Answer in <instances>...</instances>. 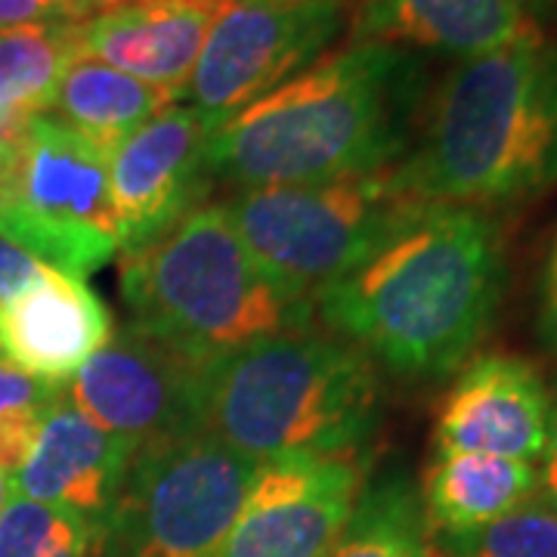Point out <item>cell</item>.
<instances>
[{"mask_svg":"<svg viewBox=\"0 0 557 557\" xmlns=\"http://www.w3.org/2000/svg\"><path fill=\"white\" fill-rule=\"evenodd\" d=\"M505 245L490 211L421 201L354 273L313 295L317 319L399 379L458 372L496 322Z\"/></svg>","mask_w":557,"mask_h":557,"instance_id":"cell-1","label":"cell"},{"mask_svg":"<svg viewBox=\"0 0 557 557\" xmlns=\"http://www.w3.org/2000/svg\"><path fill=\"white\" fill-rule=\"evenodd\" d=\"M418 53L357 40L223 121L208 171L236 189L366 177L397 168L424 112Z\"/></svg>","mask_w":557,"mask_h":557,"instance_id":"cell-2","label":"cell"},{"mask_svg":"<svg viewBox=\"0 0 557 557\" xmlns=\"http://www.w3.org/2000/svg\"><path fill=\"white\" fill-rule=\"evenodd\" d=\"M428 205L490 211L557 186V44L533 28L440 81L394 168Z\"/></svg>","mask_w":557,"mask_h":557,"instance_id":"cell-3","label":"cell"},{"mask_svg":"<svg viewBox=\"0 0 557 557\" xmlns=\"http://www.w3.org/2000/svg\"><path fill=\"white\" fill-rule=\"evenodd\" d=\"M381 412L379 366L332 332L267 338L196 366L199 434L255 461L369 456Z\"/></svg>","mask_w":557,"mask_h":557,"instance_id":"cell-4","label":"cell"},{"mask_svg":"<svg viewBox=\"0 0 557 557\" xmlns=\"http://www.w3.org/2000/svg\"><path fill=\"white\" fill-rule=\"evenodd\" d=\"M121 300L131 329L193 366L317 329L313 298L260 267L223 205H199L164 236L124 251Z\"/></svg>","mask_w":557,"mask_h":557,"instance_id":"cell-5","label":"cell"},{"mask_svg":"<svg viewBox=\"0 0 557 557\" xmlns=\"http://www.w3.org/2000/svg\"><path fill=\"white\" fill-rule=\"evenodd\" d=\"M418 205L391 168L366 177L236 189L223 211L270 276L313 298L372 258Z\"/></svg>","mask_w":557,"mask_h":557,"instance_id":"cell-6","label":"cell"},{"mask_svg":"<svg viewBox=\"0 0 557 557\" xmlns=\"http://www.w3.org/2000/svg\"><path fill=\"white\" fill-rule=\"evenodd\" d=\"M0 233L40 263L87 278L121 255L109 156L50 112L0 149Z\"/></svg>","mask_w":557,"mask_h":557,"instance_id":"cell-7","label":"cell"},{"mask_svg":"<svg viewBox=\"0 0 557 557\" xmlns=\"http://www.w3.org/2000/svg\"><path fill=\"white\" fill-rule=\"evenodd\" d=\"M260 461L189 434L131 461L97 557H220Z\"/></svg>","mask_w":557,"mask_h":557,"instance_id":"cell-8","label":"cell"},{"mask_svg":"<svg viewBox=\"0 0 557 557\" xmlns=\"http://www.w3.org/2000/svg\"><path fill=\"white\" fill-rule=\"evenodd\" d=\"M344 3L233 0L220 7L183 90L211 131L298 78L341 38Z\"/></svg>","mask_w":557,"mask_h":557,"instance_id":"cell-9","label":"cell"},{"mask_svg":"<svg viewBox=\"0 0 557 557\" xmlns=\"http://www.w3.org/2000/svg\"><path fill=\"white\" fill-rule=\"evenodd\" d=\"M65 399L134 458L199 434L196 366L131 325L81 366Z\"/></svg>","mask_w":557,"mask_h":557,"instance_id":"cell-10","label":"cell"},{"mask_svg":"<svg viewBox=\"0 0 557 557\" xmlns=\"http://www.w3.org/2000/svg\"><path fill=\"white\" fill-rule=\"evenodd\" d=\"M372 456L260 461L220 557H325L369 483Z\"/></svg>","mask_w":557,"mask_h":557,"instance_id":"cell-11","label":"cell"},{"mask_svg":"<svg viewBox=\"0 0 557 557\" xmlns=\"http://www.w3.org/2000/svg\"><path fill=\"white\" fill-rule=\"evenodd\" d=\"M214 131L186 102H171L109 156L121 223V255L174 230L208 199V137Z\"/></svg>","mask_w":557,"mask_h":557,"instance_id":"cell-12","label":"cell"},{"mask_svg":"<svg viewBox=\"0 0 557 557\" xmlns=\"http://www.w3.org/2000/svg\"><path fill=\"white\" fill-rule=\"evenodd\" d=\"M552 394L533 362L508 354L468 359L437 409V453L536 465L548 440Z\"/></svg>","mask_w":557,"mask_h":557,"instance_id":"cell-13","label":"cell"},{"mask_svg":"<svg viewBox=\"0 0 557 557\" xmlns=\"http://www.w3.org/2000/svg\"><path fill=\"white\" fill-rule=\"evenodd\" d=\"M115 325L87 278L44 263L35 285L0 304V357L32 379L65 387L112 341Z\"/></svg>","mask_w":557,"mask_h":557,"instance_id":"cell-14","label":"cell"},{"mask_svg":"<svg viewBox=\"0 0 557 557\" xmlns=\"http://www.w3.org/2000/svg\"><path fill=\"white\" fill-rule=\"evenodd\" d=\"M134 456L65 399V387L47 409L38 443L13 474V496L106 527Z\"/></svg>","mask_w":557,"mask_h":557,"instance_id":"cell-15","label":"cell"},{"mask_svg":"<svg viewBox=\"0 0 557 557\" xmlns=\"http://www.w3.org/2000/svg\"><path fill=\"white\" fill-rule=\"evenodd\" d=\"M218 10L171 0H121L81 22L84 57L183 100Z\"/></svg>","mask_w":557,"mask_h":557,"instance_id":"cell-16","label":"cell"},{"mask_svg":"<svg viewBox=\"0 0 557 557\" xmlns=\"http://www.w3.org/2000/svg\"><path fill=\"white\" fill-rule=\"evenodd\" d=\"M542 7L545 0H366L354 44L379 40L471 60L539 28Z\"/></svg>","mask_w":557,"mask_h":557,"instance_id":"cell-17","label":"cell"},{"mask_svg":"<svg viewBox=\"0 0 557 557\" xmlns=\"http://www.w3.org/2000/svg\"><path fill=\"white\" fill-rule=\"evenodd\" d=\"M539 493L530 461L474 453H437L421 486V511L431 536L478 530Z\"/></svg>","mask_w":557,"mask_h":557,"instance_id":"cell-18","label":"cell"},{"mask_svg":"<svg viewBox=\"0 0 557 557\" xmlns=\"http://www.w3.org/2000/svg\"><path fill=\"white\" fill-rule=\"evenodd\" d=\"M171 102H177V97L168 90L81 53L62 75L50 115L112 156L124 139Z\"/></svg>","mask_w":557,"mask_h":557,"instance_id":"cell-19","label":"cell"},{"mask_svg":"<svg viewBox=\"0 0 557 557\" xmlns=\"http://www.w3.org/2000/svg\"><path fill=\"white\" fill-rule=\"evenodd\" d=\"M81 53V25L0 28V109L16 115L50 112L65 69Z\"/></svg>","mask_w":557,"mask_h":557,"instance_id":"cell-20","label":"cell"},{"mask_svg":"<svg viewBox=\"0 0 557 557\" xmlns=\"http://www.w3.org/2000/svg\"><path fill=\"white\" fill-rule=\"evenodd\" d=\"M428 536L416 483L403 474L369 480L325 557H416Z\"/></svg>","mask_w":557,"mask_h":557,"instance_id":"cell-21","label":"cell"},{"mask_svg":"<svg viewBox=\"0 0 557 557\" xmlns=\"http://www.w3.org/2000/svg\"><path fill=\"white\" fill-rule=\"evenodd\" d=\"M102 527L13 496L0 515V557H97Z\"/></svg>","mask_w":557,"mask_h":557,"instance_id":"cell-22","label":"cell"},{"mask_svg":"<svg viewBox=\"0 0 557 557\" xmlns=\"http://www.w3.org/2000/svg\"><path fill=\"white\" fill-rule=\"evenodd\" d=\"M431 539L449 557H557V505L536 493L478 530Z\"/></svg>","mask_w":557,"mask_h":557,"instance_id":"cell-23","label":"cell"},{"mask_svg":"<svg viewBox=\"0 0 557 557\" xmlns=\"http://www.w3.org/2000/svg\"><path fill=\"white\" fill-rule=\"evenodd\" d=\"M121 0H0V28L81 25Z\"/></svg>","mask_w":557,"mask_h":557,"instance_id":"cell-24","label":"cell"},{"mask_svg":"<svg viewBox=\"0 0 557 557\" xmlns=\"http://www.w3.org/2000/svg\"><path fill=\"white\" fill-rule=\"evenodd\" d=\"M40 270H44V263L38 258H32L25 248L0 233V304L20 298L28 285H35Z\"/></svg>","mask_w":557,"mask_h":557,"instance_id":"cell-25","label":"cell"},{"mask_svg":"<svg viewBox=\"0 0 557 557\" xmlns=\"http://www.w3.org/2000/svg\"><path fill=\"white\" fill-rule=\"evenodd\" d=\"M62 387L44 384V381L13 369L10 362H0V416L16 406H47L60 397Z\"/></svg>","mask_w":557,"mask_h":557,"instance_id":"cell-26","label":"cell"},{"mask_svg":"<svg viewBox=\"0 0 557 557\" xmlns=\"http://www.w3.org/2000/svg\"><path fill=\"white\" fill-rule=\"evenodd\" d=\"M539 332L545 344L557 354V230L548 245V258L542 270V295H539Z\"/></svg>","mask_w":557,"mask_h":557,"instance_id":"cell-27","label":"cell"},{"mask_svg":"<svg viewBox=\"0 0 557 557\" xmlns=\"http://www.w3.org/2000/svg\"><path fill=\"white\" fill-rule=\"evenodd\" d=\"M542 471H539V496L557 505V387L548 409V440H545V453H542Z\"/></svg>","mask_w":557,"mask_h":557,"instance_id":"cell-28","label":"cell"},{"mask_svg":"<svg viewBox=\"0 0 557 557\" xmlns=\"http://www.w3.org/2000/svg\"><path fill=\"white\" fill-rule=\"evenodd\" d=\"M25 119H28V115H16V112H7V109H0V149H3V143H7V139L20 131V124Z\"/></svg>","mask_w":557,"mask_h":557,"instance_id":"cell-29","label":"cell"},{"mask_svg":"<svg viewBox=\"0 0 557 557\" xmlns=\"http://www.w3.org/2000/svg\"><path fill=\"white\" fill-rule=\"evenodd\" d=\"M416 557H449V555H446V552H443V548H440L437 542H434V539H431V533H428V536H424V542H421V545H418Z\"/></svg>","mask_w":557,"mask_h":557,"instance_id":"cell-30","label":"cell"},{"mask_svg":"<svg viewBox=\"0 0 557 557\" xmlns=\"http://www.w3.org/2000/svg\"><path fill=\"white\" fill-rule=\"evenodd\" d=\"M10 498H13V480L7 471H0V515H3V508L10 505Z\"/></svg>","mask_w":557,"mask_h":557,"instance_id":"cell-31","label":"cell"},{"mask_svg":"<svg viewBox=\"0 0 557 557\" xmlns=\"http://www.w3.org/2000/svg\"><path fill=\"white\" fill-rule=\"evenodd\" d=\"M171 3H186V7H205V10H220L233 0H171Z\"/></svg>","mask_w":557,"mask_h":557,"instance_id":"cell-32","label":"cell"},{"mask_svg":"<svg viewBox=\"0 0 557 557\" xmlns=\"http://www.w3.org/2000/svg\"><path fill=\"white\" fill-rule=\"evenodd\" d=\"M300 3H347V0H300Z\"/></svg>","mask_w":557,"mask_h":557,"instance_id":"cell-33","label":"cell"},{"mask_svg":"<svg viewBox=\"0 0 557 557\" xmlns=\"http://www.w3.org/2000/svg\"><path fill=\"white\" fill-rule=\"evenodd\" d=\"M0 362H3V357H0Z\"/></svg>","mask_w":557,"mask_h":557,"instance_id":"cell-34","label":"cell"},{"mask_svg":"<svg viewBox=\"0 0 557 557\" xmlns=\"http://www.w3.org/2000/svg\"><path fill=\"white\" fill-rule=\"evenodd\" d=\"M545 3H548V0H545Z\"/></svg>","mask_w":557,"mask_h":557,"instance_id":"cell-35","label":"cell"}]
</instances>
